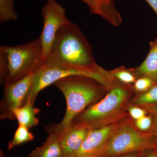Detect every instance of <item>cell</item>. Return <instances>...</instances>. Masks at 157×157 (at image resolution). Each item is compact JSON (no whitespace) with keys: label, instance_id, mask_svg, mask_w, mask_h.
Listing matches in <instances>:
<instances>
[{"label":"cell","instance_id":"5","mask_svg":"<svg viewBox=\"0 0 157 157\" xmlns=\"http://www.w3.org/2000/svg\"><path fill=\"white\" fill-rule=\"evenodd\" d=\"M72 75L92 78L105 87L109 85L107 76L99 67L93 70H74L50 67L44 64L34 73L32 86L27 95L24 104L29 102L34 105L38 94L42 90L50 85L53 84L60 78Z\"/></svg>","mask_w":157,"mask_h":157},{"label":"cell","instance_id":"28","mask_svg":"<svg viewBox=\"0 0 157 157\" xmlns=\"http://www.w3.org/2000/svg\"><path fill=\"white\" fill-rule=\"evenodd\" d=\"M0 157H6L2 151H0Z\"/></svg>","mask_w":157,"mask_h":157},{"label":"cell","instance_id":"6","mask_svg":"<svg viewBox=\"0 0 157 157\" xmlns=\"http://www.w3.org/2000/svg\"><path fill=\"white\" fill-rule=\"evenodd\" d=\"M128 93L116 88L99 102L90 105L74 119L71 124H85L95 129L101 127L103 121L117 112L128 98Z\"/></svg>","mask_w":157,"mask_h":157},{"label":"cell","instance_id":"10","mask_svg":"<svg viewBox=\"0 0 157 157\" xmlns=\"http://www.w3.org/2000/svg\"><path fill=\"white\" fill-rule=\"evenodd\" d=\"M93 130L85 124H71L62 131L59 135L63 157H70L75 153Z\"/></svg>","mask_w":157,"mask_h":157},{"label":"cell","instance_id":"19","mask_svg":"<svg viewBox=\"0 0 157 157\" xmlns=\"http://www.w3.org/2000/svg\"><path fill=\"white\" fill-rule=\"evenodd\" d=\"M157 84V82L150 78L143 77L136 80L135 88L137 91L144 93Z\"/></svg>","mask_w":157,"mask_h":157},{"label":"cell","instance_id":"18","mask_svg":"<svg viewBox=\"0 0 157 157\" xmlns=\"http://www.w3.org/2000/svg\"><path fill=\"white\" fill-rule=\"evenodd\" d=\"M9 74V59L6 52L0 48V82L5 84Z\"/></svg>","mask_w":157,"mask_h":157},{"label":"cell","instance_id":"12","mask_svg":"<svg viewBox=\"0 0 157 157\" xmlns=\"http://www.w3.org/2000/svg\"><path fill=\"white\" fill-rule=\"evenodd\" d=\"M40 111V109L34 107L33 104L27 102L15 109L14 114L18 124L22 125L29 129L39 124V120L36 116Z\"/></svg>","mask_w":157,"mask_h":157},{"label":"cell","instance_id":"11","mask_svg":"<svg viewBox=\"0 0 157 157\" xmlns=\"http://www.w3.org/2000/svg\"><path fill=\"white\" fill-rule=\"evenodd\" d=\"M28 157H63V150L59 135L49 133L46 140Z\"/></svg>","mask_w":157,"mask_h":157},{"label":"cell","instance_id":"14","mask_svg":"<svg viewBox=\"0 0 157 157\" xmlns=\"http://www.w3.org/2000/svg\"><path fill=\"white\" fill-rule=\"evenodd\" d=\"M29 129L24 126L18 124L13 139L8 143V150H11L23 143L33 140L34 135L29 131Z\"/></svg>","mask_w":157,"mask_h":157},{"label":"cell","instance_id":"32","mask_svg":"<svg viewBox=\"0 0 157 157\" xmlns=\"http://www.w3.org/2000/svg\"><path fill=\"white\" fill-rule=\"evenodd\" d=\"M26 157H28L27 156Z\"/></svg>","mask_w":157,"mask_h":157},{"label":"cell","instance_id":"27","mask_svg":"<svg viewBox=\"0 0 157 157\" xmlns=\"http://www.w3.org/2000/svg\"><path fill=\"white\" fill-rule=\"evenodd\" d=\"M157 14V0H145Z\"/></svg>","mask_w":157,"mask_h":157},{"label":"cell","instance_id":"26","mask_svg":"<svg viewBox=\"0 0 157 157\" xmlns=\"http://www.w3.org/2000/svg\"><path fill=\"white\" fill-rule=\"evenodd\" d=\"M150 133L155 136H157V119H155L154 122L153 123L152 126L151 128Z\"/></svg>","mask_w":157,"mask_h":157},{"label":"cell","instance_id":"7","mask_svg":"<svg viewBox=\"0 0 157 157\" xmlns=\"http://www.w3.org/2000/svg\"><path fill=\"white\" fill-rule=\"evenodd\" d=\"M43 29L40 36L45 62L59 29L70 21L66 16L64 8L56 0H47L41 12Z\"/></svg>","mask_w":157,"mask_h":157},{"label":"cell","instance_id":"15","mask_svg":"<svg viewBox=\"0 0 157 157\" xmlns=\"http://www.w3.org/2000/svg\"><path fill=\"white\" fill-rule=\"evenodd\" d=\"M14 0H0V22L16 20L18 17L14 9Z\"/></svg>","mask_w":157,"mask_h":157},{"label":"cell","instance_id":"16","mask_svg":"<svg viewBox=\"0 0 157 157\" xmlns=\"http://www.w3.org/2000/svg\"><path fill=\"white\" fill-rule=\"evenodd\" d=\"M133 103L143 107L157 104V84L135 98Z\"/></svg>","mask_w":157,"mask_h":157},{"label":"cell","instance_id":"23","mask_svg":"<svg viewBox=\"0 0 157 157\" xmlns=\"http://www.w3.org/2000/svg\"><path fill=\"white\" fill-rule=\"evenodd\" d=\"M141 157H157V148H150L142 151Z\"/></svg>","mask_w":157,"mask_h":157},{"label":"cell","instance_id":"2","mask_svg":"<svg viewBox=\"0 0 157 157\" xmlns=\"http://www.w3.org/2000/svg\"><path fill=\"white\" fill-rule=\"evenodd\" d=\"M96 82L85 76L72 75L60 78L53 83L64 96L67 109L61 121L45 127L48 134L59 135L86 107L96 103L100 96V89Z\"/></svg>","mask_w":157,"mask_h":157},{"label":"cell","instance_id":"21","mask_svg":"<svg viewBox=\"0 0 157 157\" xmlns=\"http://www.w3.org/2000/svg\"><path fill=\"white\" fill-rule=\"evenodd\" d=\"M153 122L150 116L143 117L135 122V125L137 128L142 131H148L151 128Z\"/></svg>","mask_w":157,"mask_h":157},{"label":"cell","instance_id":"17","mask_svg":"<svg viewBox=\"0 0 157 157\" xmlns=\"http://www.w3.org/2000/svg\"><path fill=\"white\" fill-rule=\"evenodd\" d=\"M87 4L90 11L94 14H98L105 17L109 11L110 4L99 0H82Z\"/></svg>","mask_w":157,"mask_h":157},{"label":"cell","instance_id":"22","mask_svg":"<svg viewBox=\"0 0 157 157\" xmlns=\"http://www.w3.org/2000/svg\"><path fill=\"white\" fill-rule=\"evenodd\" d=\"M128 111L132 118L135 121H137L146 116L147 113L145 109H141L135 106H132L129 107Z\"/></svg>","mask_w":157,"mask_h":157},{"label":"cell","instance_id":"13","mask_svg":"<svg viewBox=\"0 0 157 157\" xmlns=\"http://www.w3.org/2000/svg\"><path fill=\"white\" fill-rule=\"evenodd\" d=\"M137 70L143 77L157 82V40L151 42L148 55Z\"/></svg>","mask_w":157,"mask_h":157},{"label":"cell","instance_id":"1","mask_svg":"<svg viewBox=\"0 0 157 157\" xmlns=\"http://www.w3.org/2000/svg\"><path fill=\"white\" fill-rule=\"evenodd\" d=\"M45 64L74 70H93L98 67L90 48L78 27L71 21L59 29Z\"/></svg>","mask_w":157,"mask_h":157},{"label":"cell","instance_id":"8","mask_svg":"<svg viewBox=\"0 0 157 157\" xmlns=\"http://www.w3.org/2000/svg\"><path fill=\"white\" fill-rule=\"evenodd\" d=\"M34 74L19 81L4 85L3 96L0 102L1 119L15 120L14 111L21 107L32 86Z\"/></svg>","mask_w":157,"mask_h":157},{"label":"cell","instance_id":"31","mask_svg":"<svg viewBox=\"0 0 157 157\" xmlns=\"http://www.w3.org/2000/svg\"><path fill=\"white\" fill-rule=\"evenodd\" d=\"M156 142H157V138H156Z\"/></svg>","mask_w":157,"mask_h":157},{"label":"cell","instance_id":"4","mask_svg":"<svg viewBox=\"0 0 157 157\" xmlns=\"http://www.w3.org/2000/svg\"><path fill=\"white\" fill-rule=\"evenodd\" d=\"M153 136L151 133H140L128 124L118 126L99 157H118L129 153L157 148L156 140Z\"/></svg>","mask_w":157,"mask_h":157},{"label":"cell","instance_id":"3","mask_svg":"<svg viewBox=\"0 0 157 157\" xmlns=\"http://www.w3.org/2000/svg\"><path fill=\"white\" fill-rule=\"evenodd\" d=\"M0 48L6 52L9 61V76L5 84L34 74L45 63L40 37L22 45L1 46Z\"/></svg>","mask_w":157,"mask_h":157},{"label":"cell","instance_id":"9","mask_svg":"<svg viewBox=\"0 0 157 157\" xmlns=\"http://www.w3.org/2000/svg\"><path fill=\"white\" fill-rule=\"evenodd\" d=\"M118 126L116 124H111L92 130L79 149L70 157H100Z\"/></svg>","mask_w":157,"mask_h":157},{"label":"cell","instance_id":"25","mask_svg":"<svg viewBox=\"0 0 157 157\" xmlns=\"http://www.w3.org/2000/svg\"><path fill=\"white\" fill-rule=\"evenodd\" d=\"M142 151H136L122 155L118 157H141Z\"/></svg>","mask_w":157,"mask_h":157},{"label":"cell","instance_id":"30","mask_svg":"<svg viewBox=\"0 0 157 157\" xmlns=\"http://www.w3.org/2000/svg\"><path fill=\"white\" fill-rule=\"evenodd\" d=\"M99 1H101V2H105V0H99Z\"/></svg>","mask_w":157,"mask_h":157},{"label":"cell","instance_id":"24","mask_svg":"<svg viewBox=\"0 0 157 157\" xmlns=\"http://www.w3.org/2000/svg\"><path fill=\"white\" fill-rule=\"evenodd\" d=\"M146 111H148L152 114L154 115L155 118L157 119V104L149 106H144Z\"/></svg>","mask_w":157,"mask_h":157},{"label":"cell","instance_id":"20","mask_svg":"<svg viewBox=\"0 0 157 157\" xmlns=\"http://www.w3.org/2000/svg\"><path fill=\"white\" fill-rule=\"evenodd\" d=\"M113 75L114 77L124 83H132L136 81L135 76L128 71H117L113 73Z\"/></svg>","mask_w":157,"mask_h":157},{"label":"cell","instance_id":"29","mask_svg":"<svg viewBox=\"0 0 157 157\" xmlns=\"http://www.w3.org/2000/svg\"><path fill=\"white\" fill-rule=\"evenodd\" d=\"M111 1L112 0H105V1L107 2H111Z\"/></svg>","mask_w":157,"mask_h":157}]
</instances>
